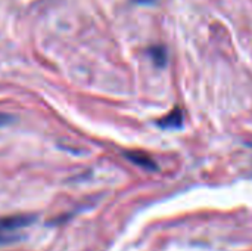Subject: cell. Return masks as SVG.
Here are the masks:
<instances>
[{
	"instance_id": "2",
	"label": "cell",
	"mask_w": 252,
	"mask_h": 251,
	"mask_svg": "<svg viewBox=\"0 0 252 251\" xmlns=\"http://www.w3.org/2000/svg\"><path fill=\"white\" fill-rule=\"evenodd\" d=\"M158 124L162 129H180L182 124H183V112H182V109L180 108L173 109L168 115L162 117L158 121Z\"/></svg>"
},
{
	"instance_id": "4",
	"label": "cell",
	"mask_w": 252,
	"mask_h": 251,
	"mask_svg": "<svg viewBox=\"0 0 252 251\" xmlns=\"http://www.w3.org/2000/svg\"><path fill=\"white\" fill-rule=\"evenodd\" d=\"M149 53H151V56H152V59H154V62L157 65H159V67L165 65V62H167V52H165L164 47L154 46V47H151Z\"/></svg>"
},
{
	"instance_id": "3",
	"label": "cell",
	"mask_w": 252,
	"mask_h": 251,
	"mask_svg": "<svg viewBox=\"0 0 252 251\" xmlns=\"http://www.w3.org/2000/svg\"><path fill=\"white\" fill-rule=\"evenodd\" d=\"M126 157H127L131 163L137 164V166L142 167V169H146V170H157L155 161H154L149 155H146V154H143V152L130 151V152H126Z\"/></svg>"
},
{
	"instance_id": "7",
	"label": "cell",
	"mask_w": 252,
	"mask_h": 251,
	"mask_svg": "<svg viewBox=\"0 0 252 251\" xmlns=\"http://www.w3.org/2000/svg\"><path fill=\"white\" fill-rule=\"evenodd\" d=\"M136 3H142V4H149V3H154L155 0H134Z\"/></svg>"
},
{
	"instance_id": "1",
	"label": "cell",
	"mask_w": 252,
	"mask_h": 251,
	"mask_svg": "<svg viewBox=\"0 0 252 251\" xmlns=\"http://www.w3.org/2000/svg\"><path fill=\"white\" fill-rule=\"evenodd\" d=\"M34 220L35 217L32 215H13V216L0 217V234L15 237V234L19 229L30 226Z\"/></svg>"
},
{
	"instance_id": "6",
	"label": "cell",
	"mask_w": 252,
	"mask_h": 251,
	"mask_svg": "<svg viewBox=\"0 0 252 251\" xmlns=\"http://www.w3.org/2000/svg\"><path fill=\"white\" fill-rule=\"evenodd\" d=\"M15 240H16V237L0 234V246H6V244H9V243H13Z\"/></svg>"
},
{
	"instance_id": "5",
	"label": "cell",
	"mask_w": 252,
	"mask_h": 251,
	"mask_svg": "<svg viewBox=\"0 0 252 251\" xmlns=\"http://www.w3.org/2000/svg\"><path fill=\"white\" fill-rule=\"evenodd\" d=\"M12 121H13L12 115L4 114V112H0V127H3V126H6V124H9V123H12Z\"/></svg>"
}]
</instances>
